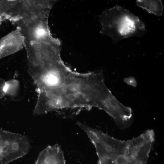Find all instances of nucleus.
<instances>
[{"label": "nucleus", "instance_id": "f257e3e1", "mask_svg": "<svg viewBox=\"0 0 164 164\" xmlns=\"http://www.w3.org/2000/svg\"><path fill=\"white\" fill-rule=\"evenodd\" d=\"M100 33L110 37L113 43L146 33V26L138 16L118 5L105 10L99 16Z\"/></svg>", "mask_w": 164, "mask_h": 164}, {"label": "nucleus", "instance_id": "f03ea898", "mask_svg": "<svg viewBox=\"0 0 164 164\" xmlns=\"http://www.w3.org/2000/svg\"><path fill=\"white\" fill-rule=\"evenodd\" d=\"M28 71L31 77L37 76L62 60L61 43L53 37L49 39L25 43Z\"/></svg>", "mask_w": 164, "mask_h": 164}, {"label": "nucleus", "instance_id": "7ed1b4c3", "mask_svg": "<svg viewBox=\"0 0 164 164\" xmlns=\"http://www.w3.org/2000/svg\"><path fill=\"white\" fill-rule=\"evenodd\" d=\"M77 124L94 144L99 159L108 158L116 159L120 156L125 155L126 141L114 138L80 122Z\"/></svg>", "mask_w": 164, "mask_h": 164}, {"label": "nucleus", "instance_id": "20e7f679", "mask_svg": "<svg viewBox=\"0 0 164 164\" xmlns=\"http://www.w3.org/2000/svg\"><path fill=\"white\" fill-rule=\"evenodd\" d=\"M29 148L26 136L0 129V164H7L22 157Z\"/></svg>", "mask_w": 164, "mask_h": 164}, {"label": "nucleus", "instance_id": "39448f33", "mask_svg": "<svg viewBox=\"0 0 164 164\" xmlns=\"http://www.w3.org/2000/svg\"><path fill=\"white\" fill-rule=\"evenodd\" d=\"M49 16V14L42 15L17 26L24 37L25 43L48 39L53 37L48 25Z\"/></svg>", "mask_w": 164, "mask_h": 164}, {"label": "nucleus", "instance_id": "423d86ee", "mask_svg": "<svg viewBox=\"0 0 164 164\" xmlns=\"http://www.w3.org/2000/svg\"><path fill=\"white\" fill-rule=\"evenodd\" d=\"M155 141V133L149 129L137 138L126 141L125 155L130 159L148 157Z\"/></svg>", "mask_w": 164, "mask_h": 164}, {"label": "nucleus", "instance_id": "0eeeda50", "mask_svg": "<svg viewBox=\"0 0 164 164\" xmlns=\"http://www.w3.org/2000/svg\"><path fill=\"white\" fill-rule=\"evenodd\" d=\"M95 107L104 110L113 118L120 116L125 108V106L116 98L106 86L102 91Z\"/></svg>", "mask_w": 164, "mask_h": 164}, {"label": "nucleus", "instance_id": "6e6552de", "mask_svg": "<svg viewBox=\"0 0 164 164\" xmlns=\"http://www.w3.org/2000/svg\"><path fill=\"white\" fill-rule=\"evenodd\" d=\"M24 47V37L19 28L16 27L0 39V60L17 52Z\"/></svg>", "mask_w": 164, "mask_h": 164}, {"label": "nucleus", "instance_id": "1a4fd4ad", "mask_svg": "<svg viewBox=\"0 0 164 164\" xmlns=\"http://www.w3.org/2000/svg\"><path fill=\"white\" fill-rule=\"evenodd\" d=\"M35 164H65L63 152L58 145L49 146L40 153Z\"/></svg>", "mask_w": 164, "mask_h": 164}, {"label": "nucleus", "instance_id": "9d476101", "mask_svg": "<svg viewBox=\"0 0 164 164\" xmlns=\"http://www.w3.org/2000/svg\"><path fill=\"white\" fill-rule=\"evenodd\" d=\"M136 3L150 13L158 16L163 14L164 7L161 0H138Z\"/></svg>", "mask_w": 164, "mask_h": 164}, {"label": "nucleus", "instance_id": "9b49d317", "mask_svg": "<svg viewBox=\"0 0 164 164\" xmlns=\"http://www.w3.org/2000/svg\"><path fill=\"white\" fill-rule=\"evenodd\" d=\"M19 82L16 79H11L6 81L5 88L6 94L14 96L17 94L19 88Z\"/></svg>", "mask_w": 164, "mask_h": 164}, {"label": "nucleus", "instance_id": "f8f14e48", "mask_svg": "<svg viewBox=\"0 0 164 164\" xmlns=\"http://www.w3.org/2000/svg\"><path fill=\"white\" fill-rule=\"evenodd\" d=\"M115 162L116 164H132L131 160L125 155L118 157Z\"/></svg>", "mask_w": 164, "mask_h": 164}, {"label": "nucleus", "instance_id": "ddd939ff", "mask_svg": "<svg viewBox=\"0 0 164 164\" xmlns=\"http://www.w3.org/2000/svg\"><path fill=\"white\" fill-rule=\"evenodd\" d=\"M6 81L0 78V99L2 98L6 94L5 88Z\"/></svg>", "mask_w": 164, "mask_h": 164}, {"label": "nucleus", "instance_id": "4468645a", "mask_svg": "<svg viewBox=\"0 0 164 164\" xmlns=\"http://www.w3.org/2000/svg\"><path fill=\"white\" fill-rule=\"evenodd\" d=\"M98 164H116L115 159L104 158L99 159Z\"/></svg>", "mask_w": 164, "mask_h": 164}, {"label": "nucleus", "instance_id": "2eb2a0df", "mask_svg": "<svg viewBox=\"0 0 164 164\" xmlns=\"http://www.w3.org/2000/svg\"><path fill=\"white\" fill-rule=\"evenodd\" d=\"M148 157L130 159L132 164H146Z\"/></svg>", "mask_w": 164, "mask_h": 164}, {"label": "nucleus", "instance_id": "dca6fc26", "mask_svg": "<svg viewBox=\"0 0 164 164\" xmlns=\"http://www.w3.org/2000/svg\"><path fill=\"white\" fill-rule=\"evenodd\" d=\"M124 81L128 84L133 86H136V82L135 79L133 77H130L126 78Z\"/></svg>", "mask_w": 164, "mask_h": 164}]
</instances>
